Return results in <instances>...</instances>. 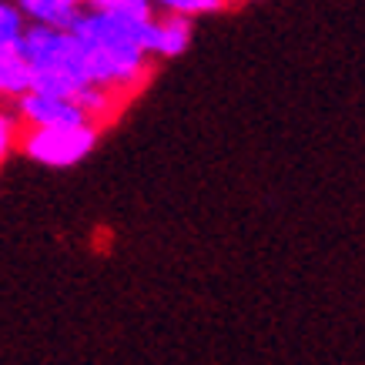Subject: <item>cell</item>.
<instances>
[{
    "mask_svg": "<svg viewBox=\"0 0 365 365\" xmlns=\"http://www.w3.org/2000/svg\"><path fill=\"white\" fill-rule=\"evenodd\" d=\"M148 24L151 17L138 21V17H118L94 7L78 14L71 34L84 51L91 84L114 91L124 101H131L148 84L155 71V57L148 54Z\"/></svg>",
    "mask_w": 365,
    "mask_h": 365,
    "instance_id": "cell-1",
    "label": "cell"
},
{
    "mask_svg": "<svg viewBox=\"0 0 365 365\" xmlns=\"http://www.w3.org/2000/svg\"><path fill=\"white\" fill-rule=\"evenodd\" d=\"M17 51L27 61L34 91H51L74 98L81 88H88V64L78 37L71 31L41 27V24H24V34L17 41Z\"/></svg>",
    "mask_w": 365,
    "mask_h": 365,
    "instance_id": "cell-2",
    "label": "cell"
},
{
    "mask_svg": "<svg viewBox=\"0 0 365 365\" xmlns=\"http://www.w3.org/2000/svg\"><path fill=\"white\" fill-rule=\"evenodd\" d=\"M101 124H67V128H24L21 124V148L24 158H31L34 165L44 168H74L98 148L101 141Z\"/></svg>",
    "mask_w": 365,
    "mask_h": 365,
    "instance_id": "cell-3",
    "label": "cell"
},
{
    "mask_svg": "<svg viewBox=\"0 0 365 365\" xmlns=\"http://www.w3.org/2000/svg\"><path fill=\"white\" fill-rule=\"evenodd\" d=\"M17 121L24 128H67V124H84L88 114L74 98L67 94H51V91H34L27 88L24 94H17Z\"/></svg>",
    "mask_w": 365,
    "mask_h": 365,
    "instance_id": "cell-4",
    "label": "cell"
},
{
    "mask_svg": "<svg viewBox=\"0 0 365 365\" xmlns=\"http://www.w3.org/2000/svg\"><path fill=\"white\" fill-rule=\"evenodd\" d=\"M191 44V21L181 17V14H165L161 17H151L148 24V54L151 57H181Z\"/></svg>",
    "mask_w": 365,
    "mask_h": 365,
    "instance_id": "cell-5",
    "label": "cell"
},
{
    "mask_svg": "<svg viewBox=\"0 0 365 365\" xmlns=\"http://www.w3.org/2000/svg\"><path fill=\"white\" fill-rule=\"evenodd\" d=\"M14 7L21 11L24 24H41L57 31H71V24L84 11L81 0H14Z\"/></svg>",
    "mask_w": 365,
    "mask_h": 365,
    "instance_id": "cell-6",
    "label": "cell"
},
{
    "mask_svg": "<svg viewBox=\"0 0 365 365\" xmlns=\"http://www.w3.org/2000/svg\"><path fill=\"white\" fill-rule=\"evenodd\" d=\"M27 88H31L27 61L21 57L17 47H4L0 51V98H17Z\"/></svg>",
    "mask_w": 365,
    "mask_h": 365,
    "instance_id": "cell-7",
    "label": "cell"
},
{
    "mask_svg": "<svg viewBox=\"0 0 365 365\" xmlns=\"http://www.w3.org/2000/svg\"><path fill=\"white\" fill-rule=\"evenodd\" d=\"M158 11L165 14H181V17H205V14H218L225 7H232V0H151Z\"/></svg>",
    "mask_w": 365,
    "mask_h": 365,
    "instance_id": "cell-8",
    "label": "cell"
},
{
    "mask_svg": "<svg viewBox=\"0 0 365 365\" xmlns=\"http://www.w3.org/2000/svg\"><path fill=\"white\" fill-rule=\"evenodd\" d=\"M88 7L104 14H118V17H138V21L155 17V4L151 0H88Z\"/></svg>",
    "mask_w": 365,
    "mask_h": 365,
    "instance_id": "cell-9",
    "label": "cell"
},
{
    "mask_svg": "<svg viewBox=\"0 0 365 365\" xmlns=\"http://www.w3.org/2000/svg\"><path fill=\"white\" fill-rule=\"evenodd\" d=\"M24 34V17L14 7V0H0V51L4 47H17Z\"/></svg>",
    "mask_w": 365,
    "mask_h": 365,
    "instance_id": "cell-10",
    "label": "cell"
},
{
    "mask_svg": "<svg viewBox=\"0 0 365 365\" xmlns=\"http://www.w3.org/2000/svg\"><path fill=\"white\" fill-rule=\"evenodd\" d=\"M17 138H21V121L17 114L0 108V168L7 165V158L17 151Z\"/></svg>",
    "mask_w": 365,
    "mask_h": 365,
    "instance_id": "cell-11",
    "label": "cell"
},
{
    "mask_svg": "<svg viewBox=\"0 0 365 365\" xmlns=\"http://www.w3.org/2000/svg\"><path fill=\"white\" fill-rule=\"evenodd\" d=\"M81 4H88V0H81Z\"/></svg>",
    "mask_w": 365,
    "mask_h": 365,
    "instance_id": "cell-12",
    "label": "cell"
}]
</instances>
